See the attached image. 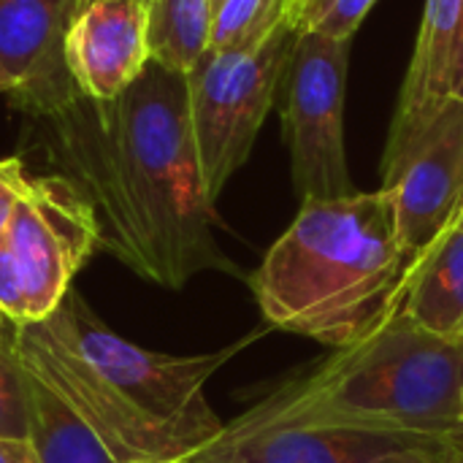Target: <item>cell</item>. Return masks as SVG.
Masks as SVG:
<instances>
[{
    "mask_svg": "<svg viewBox=\"0 0 463 463\" xmlns=\"http://www.w3.org/2000/svg\"><path fill=\"white\" fill-rule=\"evenodd\" d=\"M46 122L49 157L92 203L100 250L165 290L203 271L236 274L217 244L220 220L201 179L182 71L149 60L122 95H79Z\"/></svg>",
    "mask_w": 463,
    "mask_h": 463,
    "instance_id": "6da1fadb",
    "label": "cell"
},
{
    "mask_svg": "<svg viewBox=\"0 0 463 463\" xmlns=\"http://www.w3.org/2000/svg\"><path fill=\"white\" fill-rule=\"evenodd\" d=\"M407 266L391 198L355 190L304 201L250 288L271 328L342 350L391 312Z\"/></svg>",
    "mask_w": 463,
    "mask_h": 463,
    "instance_id": "7a4b0ae2",
    "label": "cell"
},
{
    "mask_svg": "<svg viewBox=\"0 0 463 463\" xmlns=\"http://www.w3.org/2000/svg\"><path fill=\"white\" fill-rule=\"evenodd\" d=\"M307 380L328 407L350 418L463 445V334L418 326L402 309V296L366 336L334 350Z\"/></svg>",
    "mask_w": 463,
    "mask_h": 463,
    "instance_id": "3957f363",
    "label": "cell"
},
{
    "mask_svg": "<svg viewBox=\"0 0 463 463\" xmlns=\"http://www.w3.org/2000/svg\"><path fill=\"white\" fill-rule=\"evenodd\" d=\"M461 463L463 445L391 431L328 407L307 374L288 377L187 463Z\"/></svg>",
    "mask_w": 463,
    "mask_h": 463,
    "instance_id": "277c9868",
    "label": "cell"
},
{
    "mask_svg": "<svg viewBox=\"0 0 463 463\" xmlns=\"http://www.w3.org/2000/svg\"><path fill=\"white\" fill-rule=\"evenodd\" d=\"M296 35V27L285 19L255 49H206L184 73L195 157L214 203L252 155L258 133L285 81Z\"/></svg>",
    "mask_w": 463,
    "mask_h": 463,
    "instance_id": "5b68a950",
    "label": "cell"
},
{
    "mask_svg": "<svg viewBox=\"0 0 463 463\" xmlns=\"http://www.w3.org/2000/svg\"><path fill=\"white\" fill-rule=\"evenodd\" d=\"M71 334L84 361L106 377L138 412L171 431L187 453H198L225 426L209 407L203 388L209 377L241 353L258 334L203 355H165L144 350L111 331L76 293L65 296Z\"/></svg>",
    "mask_w": 463,
    "mask_h": 463,
    "instance_id": "8992f818",
    "label": "cell"
},
{
    "mask_svg": "<svg viewBox=\"0 0 463 463\" xmlns=\"http://www.w3.org/2000/svg\"><path fill=\"white\" fill-rule=\"evenodd\" d=\"M16 366L35 374L92 431L117 463H160L190 458L187 448L152 418L138 412L79 353L65 301L41 323H11L5 336Z\"/></svg>",
    "mask_w": 463,
    "mask_h": 463,
    "instance_id": "52a82bcc",
    "label": "cell"
},
{
    "mask_svg": "<svg viewBox=\"0 0 463 463\" xmlns=\"http://www.w3.org/2000/svg\"><path fill=\"white\" fill-rule=\"evenodd\" d=\"M393 206L399 244L412 263L463 209V98L448 95L420 114H396L383 187Z\"/></svg>",
    "mask_w": 463,
    "mask_h": 463,
    "instance_id": "ba28073f",
    "label": "cell"
},
{
    "mask_svg": "<svg viewBox=\"0 0 463 463\" xmlns=\"http://www.w3.org/2000/svg\"><path fill=\"white\" fill-rule=\"evenodd\" d=\"M353 38L298 33L285 73L282 125L293 187L304 201L353 195L345 152V95Z\"/></svg>",
    "mask_w": 463,
    "mask_h": 463,
    "instance_id": "9c48e42d",
    "label": "cell"
},
{
    "mask_svg": "<svg viewBox=\"0 0 463 463\" xmlns=\"http://www.w3.org/2000/svg\"><path fill=\"white\" fill-rule=\"evenodd\" d=\"M3 241L22 277L27 323H41L57 312L73 277L100 250V222L68 176H30Z\"/></svg>",
    "mask_w": 463,
    "mask_h": 463,
    "instance_id": "30bf717a",
    "label": "cell"
},
{
    "mask_svg": "<svg viewBox=\"0 0 463 463\" xmlns=\"http://www.w3.org/2000/svg\"><path fill=\"white\" fill-rule=\"evenodd\" d=\"M76 14L79 0H0V73L14 109L49 119L81 95L65 60Z\"/></svg>",
    "mask_w": 463,
    "mask_h": 463,
    "instance_id": "8fae6325",
    "label": "cell"
},
{
    "mask_svg": "<svg viewBox=\"0 0 463 463\" xmlns=\"http://www.w3.org/2000/svg\"><path fill=\"white\" fill-rule=\"evenodd\" d=\"M68 71L84 98L122 95L149 65L146 3L92 0L71 22L65 38Z\"/></svg>",
    "mask_w": 463,
    "mask_h": 463,
    "instance_id": "7c38bea8",
    "label": "cell"
},
{
    "mask_svg": "<svg viewBox=\"0 0 463 463\" xmlns=\"http://www.w3.org/2000/svg\"><path fill=\"white\" fill-rule=\"evenodd\" d=\"M402 309L423 328L463 334V228L442 231L410 266L402 282Z\"/></svg>",
    "mask_w": 463,
    "mask_h": 463,
    "instance_id": "4fadbf2b",
    "label": "cell"
},
{
    "mask_svg": "<svg viewBox=\"0 0 463 463\" xmlns=\"http://www.w3.org/2000/svg\"><path fill=\"white\" fill-rule=\"evenodd\" d=\"M461 27V0H426L418 43L396 114H420L450 95V68Z\"/></svg>",
    "mask_w": 463,
    "mask_h": 463,
    "instance_id": "5bb4252c",
    "label": "cell"
},
{
    "mask_svg": "<svg viewBox=\"0 0 463 463\" xmlns=\"http://www.w3.org/2000/svg\"><path fill=\"white\" fill-rule=\"evenodd\" d=\"M14 361V358H11ZM22 393L27 415V442L38 463H117L111 453L92 437V431L49 391L35 374L22 366Z\"/></svg>",
    "mask_w": 463,
    "mask_h": 463,
    "instance_id": "9a60e30c",
    "label": "cell"
},
{
    "mask_svg": "<svg viewBox=\"0 0 463 463\" xmlns=\"http://www.w3.org/2000/svg\"><path fill=\"white\" fill-rule=\"evenodd\" d=\"M214 0H146L152 60L187 73L209 46Z\"/></svg>",
    "mask_w": 463,
    "mask_h": 463,
    "instance_id": "2e32d148",
    "label": "cell"
},
{
    "mask_svg": "<svg viewBox=\"0 0 463 463\" xmlns=\"http://www.w3.org/2000/svg\"><path fill=\"white\" fill-rule=\"evenodd\" d=\"M288 19V0H220L212 11V52H247Z\"/></svg>",
    "mask_w": 463,
    "mask_h": 463,
    "instance_id": "e0dca14e",
    "label": "cell"
},
{
    "mask_svg": "<svg viewBox=\"0 0 463 463\" xmlns=\"http://www.w3.org/2000/svg\"><path fill=\"white\" fill-rule=\"evenodd\" d=\"M374 3L377 0H301L290 24L296 33L312 30L334 41L353 38Z\"/></svg>",
    "mask_w": 463,
    "mask_h": 463,
    "instance_id": "ac0fdd59",
    "label": "cell"
},
{
    "mask_svg": "<svg viewBox=\"0 0 463 463\" xmlns=\"http://www.w3.org/2000/svg\"><path fill=\"white\" fill-rule=\"evenodd\" d=\"M0 437H14V439L27 437L22 377L8 355V347L0 350Z\"/></svg>",
    "mask_w": 463,
    "mask_h": 463,
    "instance_id": "d6986e66",
    "label": "cell"
},
{
    "mask_svg": "<svg viewBox=\"0 0 463 463\" xmlns=\"http://www.w3.org/2000/svg\"><path fill=\"white\" fill-rule=\"evenodd\" d=\"M0 315L11 323H27V301L16 260L0 239Z\"/></svg>",
    "mask_w": 463,
    "mask_h": 463,
    "instance_id": "ffe728a7",
    "label": "cell"
},
{
    "mask_svg": "<svg viewBox=\"0 0 463 463\" xmlns=\"http://www.w3.org/2000/svg\"><path fill=\"white\" fill-rule=\"evenodd\" d=\"M27 171L19 157H3L0 160V239L8 231V222L14 217V209L27 187Z\"/></svg>",
    "mask_w": 463,
    "mask_h": 463,
    "instance_id": "44dd1931",
    "label": "cell"
},
{
    "mask_svg": "<svg viewBox=\"0 0 463 463\" xmlns=\"http://www.w3.org/2000/svg\"><path fill=\"white\" fill-rule=\"evenodd\" d=\"M0 463H38L27 439L0 437Z\"/></svg>",
    "mask_w": 463,
    "mask_h": 463,
    "instance_id": "7402d4cb",
    "label": "cell"
},
{
    "mask_svg": "<svg viewBox=\"0 0 463 463\" xmlns=\"http://www.w3.org/2000/svg\"><path fill=\"white\" fill-rule=\"evenodd\" d=\"M450 95L463 98V0H461V27H458V41L453 52V68H450Z\"/></svg>",
    "mask_w": 463,
    "mask_h": 463,
    "instance_id": "603a6c76",
    "label": "cell"
},
{
    "mask_svg": "<svg viewBox=\"0 0 463 463\" xmlns=\"http://www.w3.org/2000/svg\"><path fill=\"white\" fill-rule=\"evenodd\" d=\"M298 5H301V0H288V22L293 19V14H296Z\"/></svg>",
    "mask_w": 463,
    "mask_h": 463,
    "instance_id": "cb8c5ba5",
    "label": "cell"
},
{
    "mask_svg": "<svg viewBox=\"0 0 463 463\" xmlns=\"http://www.w3.org/2000/svg\"><path fill=\"white\" fill-rule=\"evenodd\" d=\"M385 463H434V461H420V458H396V461H385Z\"/></svg>",
    "mask_w": 463,
    "mask_h": 463,
    "instance_id": "d4e9b609",
    "label": "cell"
},
{
    "mask_svg": "<svg viewBox=\"0 0 463 463\" xmlns=\"http://www.w3.org/2000/svg\"><path fill=\"white\" fill-rule=\"evenodd\" d=\"M3 320H5V317L0 315V350L5 347V328H3Z\"/></svg>",
    "mask_w": 463,
    "mask_h": 463,
    "instance_id": "484cf974",
    "label": "cell"
},
{
    "mask_svg": "<svg viewBox=\"0 0 463 463\" xmlns=\"http://www.w3.org/2000/svg\"><path fill=\"white\" fill-rule=\"evenodd\" d=\"M0 95H8V81H5L3 73H0Z\"/></svg>",
    "mask_w": 463,
    "mask_h": 463,
    "instance_id": "4316f807",
    "label": "cell"
},
{
    "mask_svg": "<svg viewBox=\"0 0 463 463\" xmlns=\"http://www.w3.org/2000/svg\"><path fill=\"white\" fill-rule=\"evenodd\" d=\"M458 423H461V431H463V388H461V407H458Z\"/></svg>",
    "mask_w": 463,
    "mask_h": 463,
    "instance_id": "83f0119b",
    "label": "cell"
},
{
    "mask_svg": "<svg viewBox=\"0 0 463 463\" xmlns=\"http://www.w3.org/2000/svg\"><path fill=\"white\" fill-rule=\"evenodd\" d=\"M453 225H461V228H463V209L458 212V217H456V222H453Z\"/></svg>",
    "mask_w": 463,
    "mask_h": 463,
    "instance_id": "f1b7e54d",
    "label": "cell"
},
{
    "mask_svg": "<svg viewBox=\"0 0 463 463\" xmlns=\"http://www.w3.org/2000/svg\"><path fill=\"white\" fill-rule=\"evenodd\" d=\"M87 3H92V0H79V8H84ZM144 3H146V0H144Z\"/></svg>",
    "mask_w": 463,
    "mask_h": 463,
    "instance_id": "f546056e",
    "label": "cell"
},
{
    "mask_svg": "<svg viewBox=\"0 0 463 463\" xmlns=\"http://www.w3.org/2000/svg\"><path fill=\"white\" fill-rule=\"evenodd\" d=\"M160 463H187V458H176V461H160Z\"/></svg>",
    "mask_w": 463,
    "mask_h": 463,
    "instance_id": "4dcf8cb0",
    "label": "cell"
},
{
    "mask_svg": "<svg viewBox=\"0 0 463 463\" xmlns=\"http://www.w3.org/2000/svg\"><path fill=\"white\" fill-rule=\"evenodd\" d=\"M217 3H220V0H214V5H217Z\"/></svg>",
    "mask_w": 463,
    "mask_h": 463,
    "instance_id": "1f68e13d",
    "label": "cell"
}]
</instances>
